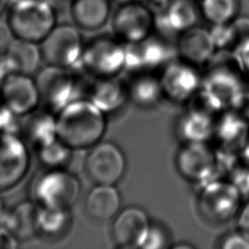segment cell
I'll return each mask as SVG.
<instances>
[{"label": "cell", "mask_w": 249, "mask_h": 249, "mask_svg": "<svg viewBox=\"0 0 249 249\" xmlns=\"http://www.w3.org/2000/svg\"><path fill=\"white\" fill-rule=\"evenodd\" d=\"M90 100L77 98L55 114L56 136L72 150L89 149L106 130V118Z\"/></svg>", "instance_id": "1"}, {"label": "cell", "mask_w": 249, "mask_h": 249, "mask_svg": "<svg viewBox=\"0 0 249 249\" xmlns=\"http://www.w3.org/2000/svg\"><path fill=\"white\" fill-rule=\"evenodd\" d=\"M209 64L210 69L202 78L199 91L196 95L199 100L197 106L212 114L236 109L247 99V87L241 79L242 71L234 56L229 64Z\"/></svg>", "instance_id": "2"}, {"label": "cell", "mask_w": 249, "mask_h": 249, "mask_svg": "<svg viewBox=\"0 0 249 249\" xmlns=\"http://www.w3.org/2000/svg\"><path fill=\"white\" fill-rule=\"evenodd\" d=\"M79 194V180L64 168H45L31 185L32 200L43 209L71 210Z\"/></svg>", "instance_id": "3"}, {"label": "cell", "mask_w": 249, "mask_h": 249, "mask_svg": "<svg viewBox=\"0 0 249 249\" xmlns=\"http://www.w3.org/2000/svg\"><path fill=\"white\" fill-rule=\"evenodd\" d=\"M7 21L15 38L38 44L56 25V15L48 0H18L11 3Z\"/></svg>", "instance_id": "4"}, {"label": "cell", "mask_w": 249, "mask_h": 249, "mask_svg": "<svg viewBox=\"0 0 249 249\" xmlns=\"http://www.w3.org/2000/svg\"><path fill=\"white\" fill-rule=\"evenodd\" d=\"M199 186L196 206L205 221L223 224L237 215L242 195L231 181L214 178Z\"/></svg>", "instance_id": "5"}, {"label": "cell", "mask_w": 249, "mask_h": 249, "mask_svg": "<svg viewBox=\"0 0 249 249\" xmlns=\"http://www.w3.org/2000/svg\"><path fill=\"white\" fill-rule=\"evenodd\" d=\"M124 66L125 44L118 38L100 36L84 45L81 58L75 67L94 79L116 77Z\"/></svg>", "instance_id": "6"}, {"label": "cell", "mask_w": 249, "mask_h": 249, "mask_svg": "<svg viewBox=\"0 0 249 249\" xmlns=\"http://www.w3.org/2000/svg\"><path fill=\"white\" fill-rule=\"evenodd\" d=\"M35 83L40 103L53 114L79 98V81L71 69L47 65L38 73Z\"/></svg>", "instance_id": "7"}, {"label": "cell", "mask_w": 249, "mask_h": 249, "mask_svg": "<svg viewBox=\"0 0 249 249\" xmlns=\"http://www.w3.org/2000/svg\"><path fill=\"white\" fill-rule=\"evenodd\" d=\"M39 44L42 60L47 65L67 69L78 64L84 49L80 32L71 24L55 25Z\"/></svg>", "instance_id": "8"}, {"label": "cell", "mask_w": 249, "mask_h": 249, "mask_svg": "<svg viewBox=\"0 0 249 249\" xmlns=\"http://www.w3.org/2000/svg\"><path fill=\"white\" fill-rule=\"evenodd\" d=\"M84 169L94 185H115L126 169L125 157L119 146L109 141H99L86 156Z\"/></svg>", "instance_id": "9"}, {"label": "cell", "mask_w": 249, "mask_h": 249, "mask_svg": "<svg viewBox=\"0 0 249 249\" xmlns=\"http://www.w3.org/2000/svg\"><path fill=\"white\" fill-rule=\"evenodd\" d=\"M112 28L124 44L141 42L155 29V14L142 2L120 4L112 17Z\"/></svg>", "instance_id": "10"}, {"label": "cell", "mask_w": 249, "mask_h": 249, "mask_svg": "<svg viewBox=\"0 0 249 249\" xmlns=\"http://www.w3.org/2000/svg\"><path fill=\"white\" fill-rule=\"evenodd\" d=\"M29 165L30 155L23 138L18 133L0 132V192L17 186Z\"/></svg>", "instance_id": "11"}, {"label": "cell", "mask_w": 249, "mask_h": 249, "mask_svg": "<svg viewBox=\"0 0 249 249\" xmlns=\"http://www.w3.org/2000/svg\"><path fill=\"white\" fill-rule=\"evenodd\" d=\"M176 166L185 179L201 185L217 178V154L206 142L183 143L176 155Z\"/></svg>", "instance_id": "12"}, {"label": "cell", "mask_w": 249, "mask_h": 249, "mask_svg": "<svg viewBox=\"0 0 249 249\" xmlns=\"http://www.w3.org/2000/svg\"><path fill=\"white\" fill-rule=\"evenodd\" d=\"M163 94L175 103L191 101L199 91L202 77L196 66L182 59L171 60L160 76Z\"/></svg>", "instance_id": "13"}, {"label": "cell", "mask_w": 249, "mask_h": 249, "mask_svg": "<svg viewBox=\"0 0 249 249\" xmlns=\"http://www.w3.org/2000/svg\"><path fill=\"white\" fill-rule=\"evenodd\" d=\"M167 38L150 35L141 42L125 44L124 69L134 73L149 72L160 67H164L172 60L173 50Z\"/></svg>", "instance_id": "14"}, {"label": "cell", "mask_w": 249, "mask_h": 249, "mask_svg": "<svg viewBox=\"0 0 249 249\" xmlns=\"http://www.w3.org/2000/svg\"><path fill=\"white\" fill-rule=\"evenodd\" d=\"M0 103L18 117L31 113L40 104L35 80L21 73L5 75L0 87Z\"/></svg>", "instance_id": "15"}, {"label": "cell", "mask_w": 249, "mask_h": 249, "mask_svg": "<svg viewBox=\"0 0 249 249\" xmlns=\"http://www.w3.org/2000/svg\"><path fill=\"white\" fill-rule=\"evenodd\" d=\"M150 225L149 217L142 208L128 206L114 217L110 229L111 238L117 247L140 248Z\"/></svg>", "instance_id": "16"}, {"label": "cell", "mask_w": 249, "mask_h": 249, "mask_svg": "<svg viewBox=\"0 0 249 249\" xmlns=\"http://www.w3.org/2000/svg\"><path fill=\"white\" fill-rule=\"evenodd\" d=\"M176 53L179 58L195 66L209 63L216 53L215 45L210 29L195 25L177 37Z\"/></svg>", "instance_id": "17"}, {"label": "cell", "mask_w": 249, "mask_h": 249, "mask_svg": "<svg viewBox=\"0 0 249 249\" xmlns=\"http://www.w3.org/2000/svg\"><path fill=\"white\" fill-rule=\"evenodd\" d=\"M197 10L193 0H171L155 13V28L164 37L179 36L196 25Z\"/></svg>", "instance_id": "18"}, {"label": "cell", "mask_w": 249, "mask_h": 249, "mask_svg": "<svg viewBox=\"0 0 249 249\" xmlns=\"http://www.w3.org/2000/svg\"><path fill=\"white\" fill-rule=\"evenodd\" d=\"M42 60L37 43L15 38L6 52L0 54V68L4 75L21 73L31 75Z\"/></svg>", "instance_id": "19"}, {"label": "cell", "mask_w": 249, "mask_h": 249, "mask_svg": "<svg viewBox=\"0 0 249 249\" xmlns=\"http://www.w3.org/2000/svg\"><path fill=\"white\" fill-rule=\"evenodd\" d=\"M213 137L225 152L242 150L249 138V123L235 109L225 111L215 122Z\"/></svg>", "instance_id": "20"}, {"label": "cell", "mask_w": 249, "mask_h": 249, "mask_svg": "<svg viewBox=\"0 0 249 249\" xmlns=\"http://www.w3.org/2000/svg\"><path fill=\"white\" fill-rule=\"evenodd\" d=\"M87 91L88 99L104 114L119 111L128 99L126 85L117 77L94 78Z\"/></svg>", "instance_id": "21"}, {"label": "cell", "mask_w": 249, "mask_h": 249, "mask_svg": "<svg viewBox=\"0 0 249 249\" xmlns=\"http://www.w3.org/2000/svg\"><path fill=\"white\" fill-rule=\"evenodd\" d=\"M215 122L212 113L194 106L178 118L176 133L183 143L206 142L214 135Z\"/></svg>", "instance_id": "22"}, {"label": "cell", "mask_w": 249, "mask_h": 249, "mask_svg": "<svg viewBox=\"0 0 249 249\" xmlns=\"http://www.w3.org/2000/svg\"><path fill=\"white\" fill-rule=\"evenodd\" d=\"M39 207L33 201H21L4 214L2 226L18 240H29L37 236Z\"/></svg>", "instance_id": "23"}, {"label": "cell", "mask_w": 249, "mask_h": 249, "mask_svg": "<svg viewBox=\"0 0 249 249\" xmlns=\"http://www.w3.org/2000/svg\"><path fill=\"white\" fill-rule=\"evenodd\" d=\"M19 134L33 149L56 137L55 114L43 109H35L20 117Z\"/></svg>", "instance_id": "24"}, {"label": "cell", "mask_w": 249, "mask_h": 249, "mask_svg": "<svg viewBox=\"0 0 249 249\" xmlns=\"http://www.w3.org/2000/svg\"><path fill=\"white\" fill-rule=\"evenodd\" d=\"M121 196L115 185H95L87 196L86 211L95 221H108L120 211Z\"/></svg>", "instance_id": "25"}, {"label": "cell", "mask_w": 249, "mask_h": 249, "mask_svg": "<svg viewBox=\"0 0 249 249\" xmlns=\"http://www.w3.org/2000/svg\"><path fill=\"white\" fill-rule=\"evenodd\" d=\"M110 0H73L71 15L76 25L85 30H96L108 20Z\"/></svg>", "instance_id": "26"}, {"label": "cell", "mask_w": 249, "mask_h": 249, "mask_svg": "<svg viewBox=\"0 0 249 249\" xmlns=\"http://www.w3.org/2000/svg\"><path fill=\"white\" fill-rule=\"evenodd\" d=\"M126 87L128 99L142 108L154 107L164 97L160 77L151 72L135 73Z\"/></svg>", "instance_id": "27"}, {"label": "cell", "mask_w": 249, "mask_h": 249, "mask_svg": "<svg viewBox=\"0 0 249 249\" xmlns=\"http://www.w3.org/2000/svg\"><path fill=\"white\" fill-rule=\"evenodd\" d=\"M70 210H50L39 207L37 236L57 238L67 232L71 226Z\"/></svg>", "instance_id": "28"}, {"label": "cell", "mask_w": 249, "mask_h": 249, "mask_svg": "<svg viewBox=\"0 0 249 249\" xmlns=\"http://www.w3.org/2000/svg\"><path fill=\"white\" fill-rule=\"evenodd\" d=\"M198 10L211 25L230 23L237 18L239 0H200Z\"/></svg>", "instance_id": "29"}, {"label": "cell", "mask_w": 249, "mask_h": 249, "mask_svg": "<svg viewBox=\"0 0 249 249\" xmlns=\"http://www.w3.org/2000/svg\"><path fill=\"white\" fill-rule=\"evenodd\" d=\"M39 162L45 168H64L71 158L72 149L57 136L34 149Z\"/></svg>", "instance_id": "30"}, {"label": "cell", "mask_w": 249, "mask_h": 249, "mask_svg": "<svg viewBox=\"0 0 249 249\" xmlns=\"http://www.w3.org/2000/svg\"><path fill=\"white\" fill-rule=\"evenodd\" d=\"M167 240L168 235L165 232V230L160 225L151 224L140 248L160 249L165 247Z\"/></svg>", "instance_id": "31"}, {"label": "cell", "mask_w": 249, "mask_h": 249, "mask_svg": "<svg viewBox=\"0 0 249 249\" xmlns=\"http://www.w3.org/2000/svg\"><path fill=\"white\" fill-rule=\"evenodd\" d=\"M221 249H249V235L237 229L225 234L220 242Z\"/></svg>", "instance_id": "32"}, {"label": "cell", "mask_w": 249, "mask_h": 249, "mask_svg": "<svg viewBox=\"0 0 249 249\" xmlns=\"http://www.w3.org/2000/svg\"><path fill=\"white\" fill-rule=\"evenodd\" d=\"M232 53L239 69L249 73V37L236 44L232 49Z\"/></svg>", "instance_id": "33"}, {"label": "cell", "mask_w": 249, "mask_h": 249, "mask_svg": "<svg viewBox=\"0 0 249 249\" xmlns=\"http://www.w3.org/2000/svg\"><path fill=\"white\" fill-rule=\"evenodd\" d=\"M14 39L15 36L8 21L0 19V54L6 52Z\"/></svg>", "instance_id": "34"}, {"label": "cell", "mask_w": 249, "mask_h": 249, "mask_svg": "<svg viewBox=\"0 0 249 249\" xmlns=\"http://www.w3.org/2000/svg\"><path fill=\"white\" fill-rule=\"evenodd\" d=\"M236 218L237 229L249 235V201L240 207Z\"/></svg>", "instance_id": "35"}, {"label": "cell", "mask_w": 249, "mask_h": 249, "mask_svg": "<svg viewBox=\"0 0 249 249\" xmlns=\"http://www.w3.org/2000/svg\"><path fill=\"white\" fill-rule=\"evenodd\" d=\"M18 240L12 234V232L7 230L2 225L0 226V248L11 249L17 246Z\"/></svg>", "instance_id": "36"}, {"label": "cell", "mask_w": 249, "mask_h": 249, "mask_svg": "<svg viewBox=\"0 0 249 249\" xmlns=\"http://www.w3.org/2000/svg\"><path fill=\"white\" fill-rule=\"evenodd\" d=\"M241 152H242V154H243V157L249 161V138H248L247 142L245 143L244 147L242 148Z\"/></svg>", "instance_id": "37"}, {"label": "cell", "mask_w": 249, "mask_h": 249, "mask_svg": "<svg viewBox=\"0 0 249 249\" xmlns=\"http://www.w3.org/2000/svg\"><path fill=\"white\" fill-rule=\"evenodd\" d=\"M11 4V0H0V15Z\"/></svg>", "instance_id": "38"}, {"label": "cell", "mask_w": 249, "mask_h": 249, "mask_svg": "<svg viewBox=\"0 0 249 249\" xmlns=\"http://www.w3.org/2000/svg\"><path fill=\"white\" fill-rule=\"evenodd\" d=\"M172 248H174V249H182V248L192 249V248H194V246H192V245H190V244H188V243H182V244H181V243H178V244L172 246Z\"/></svg>", "instance_id": "39"}, {"label": "cell", "mask_w": 249, "mask_h": 249, "mask_svg": "<svg viewBox=\"0 0 249 249\" xmlns=\"http://www.w3.org/2000/svg\"><path fill=\"white\" fill-rule=\"evenodd\" d=\"M4 214H5V211H4V208H3L2 200H1V198H0V226L2 225V221H3V218H4Z\"/></svg>", "instance_id": "40"}, {"label": "cell", "mask_w": 249, "mask_h": 249, "mask_svg": "<svg viewBox=\"0 0 249 249\" xmlns=\"http://www.w3.org/2000/svg\"><path fill=\"white\" fill-rule=\"evenodd\" d=\"M118 2L119 4H126V3H132V2H142V0H114Z\"/></svg>", "instance_id": "41"}, {"label": "cell", "mask_w": 249, "mask_h": 249, "mask_svg": "<svg viewBox=\"0 0 249 249\" xmlns=\"http://www.w3.org/2000/svg\"><path fill=\"white\" fill-rule=\"evenodd\" d=\"M4 73L2 72V70H1V68H0V87H1V84H2V81H3V79H4Z\"/></svg>", "instance_id": "42"}, {"label": "cell", "mask_w": 249, "mask_h": 249, "mask_svg": "<svg viewBox=\"0 0 249 249\" xmlns=\"http://www.w3.org/2000/svg\"><path fill=\"white\" fill-rule=\"evenodd\" d=\"M247 99L249 101V86L247 87Z\"/></svg>", "instance_id": "43"}]
</instances>
